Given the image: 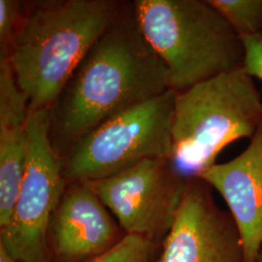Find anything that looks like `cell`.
I'll return each instance as SVG.
<instances>
[{"mask_svg":"<svg viewBox=\"0 0 262 262\" xmlns=\"http://www.w3.org/2000/svg\"><path fill=\"white\" fill-rule=\"evenodd\" d=\"M170 90L168 69L144 36L133 1H122L50 108L51 143L61 157L101 123Z\"/></svg>","mask_w":262,"mask_h":262,"instance_id":"obj_1","label":"cell"},{"mask_svg":"<svg viewBox=\"0 0 262 262\" xmlns=\"http://www.w3.org/2000/svg\"><path fill=\"white\" fill-rule=\"evenodd\" d=\"M122 4L118 0L27 1L7 58L30 110L53 106Z\"/></svg>","mask_w":262,"mask_h":262,"instance_id":"obj_2","label":"cell"},{"mask_svg":"<svg viewBox=\"0 0 262 262\" xmlns=\"http://www.w3.org/2000/svg\"><path fill=\"white\" fill-rule=\"evenodd\" d=\"M141 30L182 92L243 67L242 38L208 0H134Z\"/></svg>","mask_w":262,"mask_h":262,"instance_id":"obj_3","label":"cell"},{"mask_svg":"<svg viewBox=\"0 0 262 262\" xmlns=\"http://www.w3.org/2000/svg\"><path fill=\"white\" fill-rule=\"evenodd\" d=\"M262 124V97L243 67L175 92L172 161L199 177L233 142L252 139Z\"/></svg>","mask_w":262,"mask_h":262,"instance_id":"obj_4","label":"cell"},{"mask_svg":"<svg viewBox=\"0 0 262 262\" xmlns=\"http://www.w3.org/2000/svg\"><path fill=\"white\" fill-rule=\"evenodd\" d=\"M175 92L170 90L101 123L61 156L67 184L109 178L151 159H172Z\"/></svg>","mask_w":262,"mask_h":262,"instance_id":"obj_5","label":"cell"},{"mask_svg":"<svg viewBox=\"0 0 262 262\" xmlns=\"http://www.w3.org/2000/svg\"><path fill=\"white\" fill-rule=\"evenodd\" d=\"M49 128V108L29 111L25 177L9 221L0 227V245L19 262H50L49 226L67 186Z\"/></svg>","mask_w":262,"mask_h":262,"instance_id":"obj_6","label":"cell"},{"mask_svg":"<svg viewBox=\"0 0 262 262\" xmlns=\"http://www.w3.org/2000/svg\"><path fill=\"white\" fill-rule=\"evenodd\" d=\"M187 179L171 159H151L109 178L84 183L125 234L162 245L178 214Z\"/></svg>","mask_w":262,"mask_h":262,"instance_id":"obj_7","label":"cell"},{"mask_svg":"<svg viewBox=\"0 0 262 262\" xmlns=\"http://www.w3.org/2000/svg\"><path fill=\"white\" fill-rule=\"evenodd\" d=\"M159 262H245L234 220L217 205L200 177L187 179L178 214L161 246Z\"/></svg>","mask_w":262,"mask_h":262,"instance_id":"obj_8","label":"cell"},{"mask_svg":"<svg viewBox=\"0 0 262 262\" xmlns=\"http://www.w3.org/2000/svg\"><path fill=\"white\" fill-rule=\"evenodd\" d=\"M124 236L90 187L82 183L67 184L49 226L50 262H91Z\"/></svg>","mask_w":262,"mask_h":262,"instance_id":"obj_9","label":"cell"},{"mask_svg":"<svg viewBox=\"0 0 262 262\" xmlns=\"http://www.w3.org/2000/svg\"><path fill=\"white\" fill-rule=\"evenodd\" d=\"M228 207L239 231L245 262L262 253V124L236 158L215 163L200 176Z\"/></svg>","mask_w":262,"mask_h":262,"instance_id":"obj_10","label":"cell"},{"mask_svg":"<svg viewBox=\"0 0 262 262\" xmlns=\"http://www.w3.org/2000/svg\"><path fill=\"white\" fill-rule=\"evenodd\" d=\"M28 116L0 117V227L9 221L28 161Z\"/></svg>","mask_w":262,"mask_h":262,"instance_id":"obj_11","label":"cell"},{"mask_svg":"<svg viewBox=\"0 0 262 262\" xmlns=\"http://www.w3.org/2000/svg\"><path fill=\"white\" fill-rule=\"evenodd\" d=\"M241 38L262 37V0H208Z\"/></svg>","mask_w":262,"mask_h":262,"instance_id":"obj_12","label":"cell"},{"mask_svg":"<svg viewBox=\"0 0 262 262\" xmlns=\"http://www.w3.org/2000/svg\"><path fill=\"white\" fill-rule=\"evenodd\" d=\"M161 246L138 235L125 234L112 249L91 262H159Z\"/></svg>","mask_w":262,"mask_h":262,"instance_id":"obj_13","label":"cell"},{"mask_svg":"<svg viewBox=\"0 0 262 262\" xmlns=\"http://www.w3.org/2000/svg\"><path fill=\"white\" fill-rule=\"evenodd\" d=\"M27 1L0 0V58L9 55L10 48L24 18Z\"/></svg>","mask_w":262,"mask_h":262,"instance_id":"obj_14","label":"cell"},{"mask_svg":"<svg viewBox=\"0 0 262 262\" xmlns=\"http://www.w3.org/2000/svg\"><path fill=\"white\" fill-rule=\"evenodd\" d=\"M245 48L244 70L262 82V37L250 36L242 38Z\"/></svg>","mask_w":262,"mask_h":262,"instance_id":"obj_15","label":"cell"},{"mask_svg":"<svg viewBox=\"0 0 262 262\" xmlns=\"http://www.w3.org/2000/svg\"><path fill=\"white\" fill-rule=\"evenodd\" d=\"M0 262H19L18 259L13 257L9 252L0 245Z\"/></svg>","mask_w":262,"mask_h":262,"instance_id":"obj_16","label":"cell"},{"mask_svg":"<svg viewBox=\"0 0 262 262\" xmlns=\"http://www.w3.org/2000/svg\"><path fill=\"white\" fill-rule=\"evenodd\" d=\"M256 262H262V253L261 254H259V256L257 257V259H256Z\"/></svg>","mask_w":262,"mask_h":262,"instance_id":"obj_17","label":"cell"}]
</instances>
